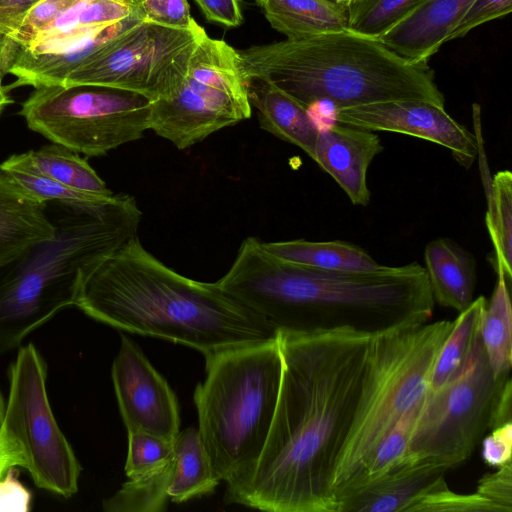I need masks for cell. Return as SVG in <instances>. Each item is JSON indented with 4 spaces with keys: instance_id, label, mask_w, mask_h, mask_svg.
<instances>
[{
    "instance_id": "f35d334b",
    "label": "cell",
    "mask_w": 512,
    "mask_h": 512,
    "mask_svg": "<svg viewBox=\"0 0 512 512\" xmlns=\"http://www.w3.org/2000/svg\"><path fill=\"white\" fill-rule=\"evenodd\" d=\"M476 493L512 512V462L484 474L478 481Z\"/></svg>"
},
{
    "instance_id": "d6a6232c",
    "label": "cell",
    "mask_w": 512,
    "mask_h": 512,
    "mask_svg": "<svg viewBox=\"0 0 512 512\" xmlns=\"http://www.w3.org/2000/svg\"><path fill=\"white\" fill-rule=\"evenodd\" d=\"M171 463L163 470L142 478L130 479L111 497L103 500L106 512H161L166 508Z\"/></svg>"
},
{
    "instance_id": "f907efd6",
    "label": "cell",
    "mask_w": 512,
    "mask_h": 512,
    "mask_svg": "<svg viewBox=\"0 0 512 512\" xmlns=\"http://www.w3.org/2000/svg\"><path fill=\"white\" fill-rule=\"evenodd\" d=\"M351 1H352V0H348V5H349V3H350ZM348 5H347V6H348Z\"/></svg>"
},
{
    "instance_id": "7bdbcfd3",
    "label": "cell",
    "mask_w": 512,
    "mask_h": 512,
    "mask_svg": "<svg viewBox=\"0 0 512 512\" xmlns=\"http://www.w3.org/2000/svg\"><path fill=\"white\" fill-rule=\"evenodd\" d=\"M41 0H0V39L13 32Z\"/></svg>"
},
{
    "instance_id": "4fadbf2b",
    "label": "cell",
    "mask_w": 512,
    "mask_h": 512,
    "mask_svg": "<svg viewBox=\"0 0 512 512\" xmlns=\"http://www.w3.org/2000/svg\"><path fill=\"white\" fill-rule=\"evenodd\" d=\"M111 376L127 432L142 431L173 442L180 432L176 395L141 348L127 336H121Z\"/></svg>"
},
{
    "instance_id": "ee69618b",
    "label": "cell",
    "mask_w": 512,
    "mask_h": 512,
    "mask_svg": "<svg viewBox=\"0 0 512 512\" xmlns=\"http://www.w3.org/2000/svg\"><path fill=\"white\" fill-rule=\"evenodd\" d=\"M512 408V382L511 377L506 381L504 387L500 391L491 417L490 429L504 425L511 421Z\"/></svg>"
},
{
    "instance_id": "681fc988",
    "label": "cell",
    "mask_w": 512,
    "mask_h": 512,
    "mask_svg": "<svg viewBox=\"0 0 512 512\" xmlns=\"http://www.w3.org/2000/svg\"><path fill=\"white\" fill-rule=\"evenodd\" d=\"M256 3L261 7V5L263 4L264 0H255Z\"/></svg>"
},
{
    "instance_id": "30bf717a",
    "label": "cell",
    "mask_w": 512,
    "mask_h": 512,
    "mask_svg": "<svg viewBox=\"0 0 512 512\" xmlns=\"http://www.w3.org/2000/svg\"><path fill=\"white\" fill-rule=\"evenodd\" d=\"M46 380L47 366L36 347H21L9 369L0 439L19 456L36 486L69 498L78 490L81 466L54 417Z\"/></svg>"
},
{
    "instance_id": "bcb514c9",
    "label": "cell",
    "mask_w": 512,
    "mask_h": 512,
    "mask_svg": "<svg viewBox=\"0 0 512 512\" xmlns=\"http://www.w3.org/2000/svg\"><path fill=\"white\" fill-rule=\"evenodd\" d=\"M11 103H13V100L9 95V91L6 86L2 85V81L0 80V116L4 109Z\"/></svg>"
},
{
    "instance_id": "ffe728a7",
    "label": "cell",
    "mask_w": 512,
    "mask_h": 512,
    "mask_svg": "<svg viewBox=\"0 0 512 512\" xmlns=\"http://www.w3.org/2000/svg\"><path fill=\"white\" fill-rule=\"evenodd\" d=\"M434 302L458 312L474 300L476 262L472 254L449 238L429 242L424 252Z\"/></svg>"
},
{
    "instance_id": "277c9868",
    "label": "cell",
    "mask_w": 512,
    "mask_h": 512,
    "mask_svg": "<svg viewBox=\"0 0 512 512\" xmlns=\"http://www.w3.org/2000/svg\"><path fill=\"white\" fill-rule=\"evenodd\" d=\"M249 80L269 82L306 109L335 110L393 100L444 107L428 62L406 60L378 39L349 30L238 50Z\"/></svg>"
},
{
    "instance_id": "6da1fadb",
    "label": "cell",
    "mask_w": 512,
    "mask_h": 512,
    "mask_svg": "<svg viewBox=\"0 0 512 512\" xmlns=\"http://www.w3.org/2000/svg\"><path fill=\"white\" fill-rule=\"evenodd\" d=\"M282 377L257 465L226 503L270 512H337L336 466L362 393L373 335L277 332Z\"/></svg>"
},
{
    "instance_id": "ac0fdd59",
    "label": "cell",
    "mask_w": 512,
    "mask_h": 512,
    "mask_svg": "<svg viewBox=\"0 0 512 512\" xmlns=\"http://www.w3.org/2000/svg\"><path fill=\"white\" fill-rule=\"evenodd\" d=\"M474 0H425L378 40L400 57L428 62Z\"/></svg>"
},
{
    "instance_id": "9c48e42d",
    "label": "cell",
    "mask_w": 512,
    "mask_h": 512,
    "mask_svg": "<svg viewBox=\"0 0 512 512\" xmlns=\"http://www.w3.org/2000/svg\"><path fill=\"white\" fill-rule=\"evenodd\" d=\"M251 108L238 50L205 33L175 93L152 101L150 130L183 150L250 118Z\"/></svg>"
},
{
    "instance_id": "8992f818",
    "label": "cell",
    "mask_w": 512,
    "mask_h": 512,
    "mask_svg": "<svg viewBox=\"0 0 512 512\" xmlns=\"http://www.w3.org/2000/svg\"><path fill=\"white\" fill-rule=\"evenodd\" d=\"M194 391L198 431L225 495L253 473L274 417L282 377L278 336L205 357Z\"/></svg>"
},
{
    "instance_id": "ba28073f",
    "label": "cell",
    "mask_w": 512,
    "mask_h": 512,
    "mask_svg": "<svg viewBox=\"0 0 512 512\" xmlns=\"http://www.w3.org/2000/svg\"><path fill=\"white\" fill-rule=\"evenodd\" d=\"M151 104L140 94L106 86L53 85L34 88L19 115L52 143L98 157L141 139L150 130Z\"/></svg>"
},
{
    "instance_id": "4dcf8cb0",
    "label": "cell",
    "mask_w": 512,
    "mask_h": 512,
    "mask_svg": "<svg viewBox=\"0 0 512 512\" xmlns=\"http://www.w3.org/2000/svg\"><path fill=\"white\" fill-rule=\"evenodd\" d=\"M81 0H41L23 18L18 27L0 39V80L8 74L17 56L62 13Z\"/></svg>"
},
{
    "instance_id": "836d02e7",
    "label": "cell",
    "mask_w": 512,
    "mask_h": 512,
    "mask_svg": "<svg viewBox=\"0 0 512 512\" xmlns=\"http://www.w3.org/2000/svg\"><path fill=\"white\" fill-rule=\"evenodd\" d=\"M425 0H352L347 6V29L379 39Z\"/></svg>"
},
{
    "instance_id": "74e56055",
    "label": "cell",
    "mask_w": 512,
    "mask_h": 512,
    "mask_svg": "<svg viewBox=\"0 0 512 512\" xmlns=\"http://www.w3.org/2000/svg\"><path fill=\"white\" fill-rule=\"evenodd\" d=\"M512 10V0H474L455 26L448 41L465 37L474 28L505 17Z\"/></svg>"
},
{
    "instance_id": "4316f807",
    "label": "cell",
    "mask_w": 512,
    "mask_h": 512,
    "mask_svg": "<svg viewBox=\"0 0 512 512\" xmlns=\"http://www.w3.org/2000/svg\"><path fill=\"white\" fill-rule=\"evenodd\" d=\"M509 284L497 274V283L486 303L480 338L488 363L497 378L509 377L512 367V310Z\"/></svg>"
},
{
    "instance_id": "b9f144b4",
    "label": "cell",
    "mask_w": 512,
    "mask_h": 512,
    "mask_svg": "<svg viewBox=\"0 0 512 512\" xmlns=\"http://www.w3.org/2000/svg\"><path fill=\"white\" fill-rule=\"evenodd\" d=\"M209 22L225 28L238 27L243 22L240 0H194Z\"/></svg>"
},
{
    "instance_id": "ab89813d",
    "label": "cell",
    "mask_w": 512,
    "mask_h": 512,
    "mask_svg": "<svg viewBox=\"0 0 512 512\" xmlns=\"http://www.w3.org/2000/svg\"><path fill=\"white\" fill-rule=\"evenodd\" d=\"M32 494L18 479L15 467L9 468L0 478V512H28Z\"/></svg>"
},
{
    "instance_id": "f1b7e54d",
    "label": "cell",
    "mask_w": 512,
    "mask_h": 512,
    "mask_svg": "<svg viewBox=\"0 0 512 512\" xmlns=\"http://www.w3.org/2000/svg\"><path fill=\"white\" fill-rule=\"evenodd\" d=\"M27 154L44 174L69 188L97 195L113 194L86 159L64 146L52 143Z\"/></svg>"
},
{
    "instance_id": "5bb4252c",
    "label": "cell",
    "mask_w": 512,
    "mask_h": 512,
    "mask_svg": "<svg viewBox=\"0 0 512 512\" xmlns=\"http://www.w3.org/2000/svg\"><path fill=\"white\" fill-rule=\"evenodd\" d=\"M335 122L377 132H393L421 138L451 151L469 168L479 151L478 138L454 120L444 107L422 100H393L336 109Z\"/></svg>"
},
{
    "instance_id": "f546056e",
    "label": "cell",
    "mask_w": 512,
    "mask_h": 512,
    "mask_svg": "<svg viewBox=\"0 0 512 512\" xmlns=\"http://www.w3.org/2000/svg\"><path fill=\"white\" fill-rule=\"evenodd\" d=\"M0 170L42 202L61 200L70 202H98L112 195H97L69 188L44 174L30 160L27 152L14 154L0 164Z\"/></svg>"
},
{
    "instance_id": "44dd1931",
    "label": "cell",
    "mask_w": 512,
    "mask_h": 512,
    "mask_svg": "<svg viewBox=\"0 0 512 512\" xmlns=\"http://www.w3.org/2000/svg\"><path fill=\"white\" fill-rule=\"evenodd\" d=\"M249 101L260 127L314 158L318 125L308 109L275 85L249 80Z\"/></svg>"
},
{
    "instance_id": "7402d4cb",
    "label": "cell",
    "mask_w": 512,
    "mask_h": 512,
    "mask_svg": "<svg viewBox=\"0 0 512 512\" xmlns=\"http://www.w3.org/2000/svg\"><path fill=\"white\" fill-rule=\"evenodd\" d=\"M138 1L81 0L55 19L23 52L40 54L69 45L103 27L139 13Z\"/></svg>"
},
{
    "instance_id": "9a60e30c",
    "label": "cell",
    "mask_w": 512,
    "mask_h": 512,
    "mask_svg": "<svg viewBox=\"0 0 512 512\" xmlns=\"http://www.w3.org/2000/svg\"><path fill=\"white\" fill-rule=\"evenodd\" d=\"M384 150L373 131L334 122L319 127L313 160L338 183L352 204L367 206V172Z\"/></svg>"
},
{
    "instance_id": "1f68e13d",
    "label": "cell",
    "mask_w": 512,
    "mask_h": 512,
    "mask_svg": "<svg viewBox=\"0 0 512 512\" xmlns=\"http://www.w3.org/2000/svg\"><path fill=\"white\" fill-rule=\"evenodd\" d=\"M423 401L424 399L406 413L380 440L348 495L402 465Z\"/></svg>"
},
{
    "instance_id": "e0dca14e",
    "label": "cell",
    "mask_w": 512,
    "mask_h": 512,
    "mask_svg": "<svg viewBox=\"0 0 512 512\" xmlns=\"http://www.w3.org/2000/svg\"><path fill=\"white\" fill-rule=\"evenodd\" d=\"M447 470L433 462L400 466L341 499L337 512H406L421 496L446 483Z\"/></svg>"
},
{
    "instance_id": "8d00e7d4",
    "label": "cell",
    "mask_w": 512,
    "mask_h": 512,
    "mask_svg": "<svg viewBox=\"0 0 512 512\" xmlns=\"http://www.w3.org/2000/svg\"><path fill=\"white\" fill-rule=\"evenodd\" d=\"M138 8L144 22L179 30L199 27L187 0H139Z\"/></svg>"
},
{
    "instance_id": "c3c4849f",
    "label": "cell",
    "mask_w": 512,
    "mask_h": 512,
    "mask_svg": "<svg viewBox=\"0 0 512 512\" xmlns=\"http://www.w3.org/2000/svg\"><path fill=\"white\" fill-rule=\"evenodd\" d=\"M331 1L341 4V5H344L345 7H347V5H348V0H331Z\"/></svg>"
},
{
    "instance_id": "d590c367",
    "label": "cell",
    "mask_w": 512,
    "mask_h": 512,
    "mask_svg": "<svg viewBox=\"0 0 512 512\" xmlns=\"http://www.w3.org/2000/svg\"><path fill=\"white\" fill-rule=\"evenodd\" d=\"M406 512H508L489 499L473 494H459L446 483L421 496Z\"/></svg>"
},
{
    "instance_id": "7a4b0ae2",
    "label": "cell",
    "mask_w": 512,
    "mask_h": 512,
    "mask_svg": "<svg viewBox=\"0 0 512 512\" xmlns=\"http://www.w3.org/2000/svg\"><path fill=\"white\" fill-rule=\"evenodd\" d=\"M247 237L215 283L277 332L336 329L379 335L426 323L434 299L418 262L373 271H332L281 260Z\"/></svg>"
},
{
    "instance_id": "2e32d148",
    "label": "cell",
    "mask_w": 512,
    "mask_h": 512,
    "mask_svg": "<svg viewBox=\"0 0 512 512\" xmlns=\"http://www.w3.org/2000/svg\"><path fill=\"white\" fill-rule=\"evenodd\" d=\"M140 21L139 12L62 48L40 54H19L8 72L16 80L6 86L7 90L21 86L38 88L62 85L70 73L97 56L113 40Z\"/></svg>"
},
{
    "instance_id": "603a6c76",
    "label": "cell",
    "mask_w": 512,
    "mask_h": 512,
    "mask_svg": "<svg viewBox=\"0 0 512 512\" xmlns=\"http://www.w3.org/2000/svg\"><path fill=\"white\" fill-rule=\"evenodd\" d=\"M261 8L288 40L348 30L347 7L331 0H264Z\"/></svg>"
},
{
    "instance_id": "484cf974",
    "label": "cell",
    "mask_w": 512,
    "mask_h": 512,
    "mask_svg": "<svg viewBox=\"0 0 512 512\" xmlns=\"http://www.w3.org/2000/svg\"><path fill=\"white\" fill-rule=\"evenodd\" d=\"M486 303L484 296L477 297L453 321V327L432 367L428 388L430 391L440 389L464 369L480 335Z\"/></svg>"
},
{
    "instance_id": "7dc6e473",
    "label": "cell",
    "mask_w": 512,
    "mask_h": 512,
    "mask_svg": "<svg viewBox=\"0 0 512 512\" xmlns=\"http://www.w3.org/2000/svg\"><path fill=\"white\" fill-rule=\"evenodd\" d=\"M4 411H5V401H4L3 395L0 391V426H1L2 419H3Z\"/></svg>"
},
{
    "instance_id": "d4e9b609",
    "label": "cell",
    "mask_w": 512,
    "mask_h": 512,
    "mask_svg": "<svg viewBox=\"0 0 512 512\" xmlns=\"http://www.w3.org/2000/svg\"><path fill=\"white\" fill-rule=\"evenodd\" d=\"M271 255L286 262L332 271H373L381 265L363 248L345 241L314 242L304 239L263 242Z\"/></svg>"
},
{
    "instance_id": "60d3db41",
    "label": "cell",
    "mask_w": 512,
    "mask_h": 512,
    "mask_svg": "<svg viewBox=\"0 0 512 512\" xmlns=\"http://www.w3.org/2000/svg\"><path fill=\"white\" fill-rule=\"evenodd\" d=\"M491 430L482 441V458L489 466L498 468L511 462L512 422Z\"/></svg>"
},
{
    "instance_id": "f6af8a7d",
    "label": "cell",
    "mask_w": 512,
    "mask_h": 512,
    "mask_svg": "<svg viewBox=\"0 0 512 512\" xmlns=\"http://www.w3.org/2000/svg\"><path fill=\"white\" fill-rule=\"evenodd\" d=\"M11 467H20L18 455L0 439V478Z\"/></svg>"
},
{
    "instance_id": "3957f363",
    "label": "cell",
    "mask_w": 512,
    "mask_h": 512,
    "mask_svg": "<svg viewBox=\"0 0 512 512\" xmlns=\"http://www.w3.org/2000/svg\"><path fill=\"white\" fill-rule=\"evenodd\" d=\"M74 306L116 329L191 347L204 357L277 337L263 316L215 282L166 266L138 235L81 273Z\"/></svg>"
},
{
    "instance_id": "52a82bcc",
    "label": "cell",
    "mask_w": 512,
    "mask_h": 512,
    "mask_svg": "<svg viewBox=\"0 0 512 512\" xmlns=\"http://www.w3.org/2000/svg\"><path fill=\"white\" fill-rule=\"evenodd\" d=\"M452 327L453 321L440 320L374 336L355 419L332 482L337 507L380 440L424 399L435 359Z\"/></svg>"
},
{
    "instance_id": "5b68a950",
    "label": "cell",
    "mask_w": 512,
    "mask_h": 512,
    "mask_svg": "<svg viewBox=\"0 0 512 512\" xmlns=\"http://www.w3.org/2000/svg\"><path fill=\"white\" fill-rule=\"evenodd\" d=\"M54 236L0 267V352L73 306L81 273L133 236L142 218L133 196L45 202Z\"/></svg>"
},
{
    "instance_id": "cb8c5ba5",
    "label": "cell",
    "mask_w": 512,
    "mask_h": 512,
    "mask_svg": "<svg viewBox=\"0 0 512 512\" xmlns=\"http://www.w3.org/2000/svg\"><path fill=\"white\" fill-rule=\"evenodd\" d=\"M219 482L198 428L180 431L173 441L168 498L175 503L186 502L212 493Z\"/></svg>"
},
{
    "instance_id": "7c38bea8",
    "label": "cell",
    "mask_w": 512,
    "mask_h": 512,
    "mask_svg": "<svg viewBox=\"0 0 512 512\" xmlns=\"http://www.w3.org/2000/svg\"><path fill=\"white\" fill-rule=\"evenodd\" d=\"M205 30H179L140 21L62 85H99L140 94L151 101L172 96L183 82L190 57Z\"/></svg>"
},
{
    "instance_id": "d6986e66",
    "label": "cell",
    "mask_w": 512,
    "mask_h": 512,
    "mask_svg": "<svg viewBox=\"0 0 512 512\" xmlns=\"http://www.w3.org/2000/svg\"><path fill=\"white\" fill-rule=\"evenodd\" d=\"M54 233L45 202L0 170V267Z\"/></svg>"
},
{
    "instance_id": "83f0119b",
    "label": "cell",
    "mask_w": 512,
    "mask_h": 512,
    "mask_svg": "<svg viewBox=\"0 0 512 512\" xmlns=\"http://www.w3.org/2000/svg\"><path fill=\"white\" fill-rule=\"evenodd\" d=\"M486 226L494 247V268L507 283L512 280V174L498 171L491 182Z\"/></svg>"
},
{
    "instance_id": "e575fe53",
    "label": "cell",
    "mask_w": 512,
    "mask_h": 512,
    "mask_svg": "<svg viewBox=\"0 0 512 512\" xmlns=\"http://www.w3.org/2000/svg\"><path fill=\"white\" fill-rule=\"evenodd\" d=\"M173 459V442L142 431L128 432L125 473L129 479L153 475Z\"/></svg>"
},
{
    "instance_id": "8fae6325",
    "label": "cell",
    "mask_w": 512,
    "mask_h": 512,
    "mask_svg": "<svg viewBox=\"0 0 512 512\" xmlns=\"http://www.w3.org/2000/svg\"><path fill=\"white\" fill-rule=\"evenodd\" d=\"M495 377L480 335L464 369L438 390L428 389L402 465L467 459L490 429L496 399L510 378Z\"/></svg>"
}]
</instances>
